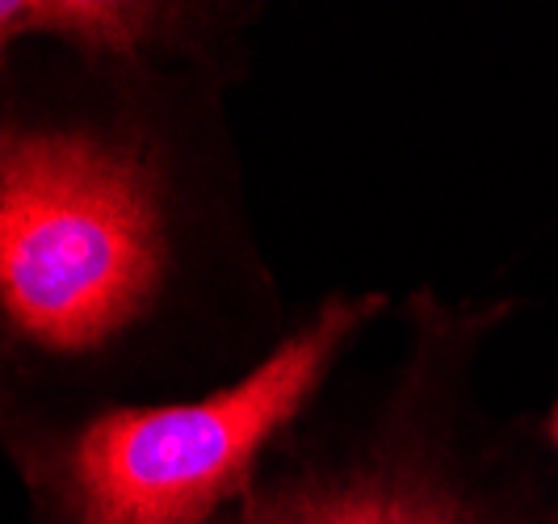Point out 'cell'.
Wrapping results in <instances>:
<instances>
[{"instance_id":"obj_1","label":"cell","mask_w":558,"mask_h":524,"mask_svg":"<svg viewBox=\"0 0 558 524\" xmlns=\"http://www.w3.org/2000/svg\"><path fill=\"white\" fill-rule=\"evenodd\" d=\"M231 72L0 56V424L202 394L286 336Z\"/></svg>"},{"instance_id":"obj_2","label":"cell","mask_w":558,"mask_h":524,"mask_svg":"<svg viewBox=\"0 0 558 524\" xmlns=\"http://www.w3.org/2000/svg\"><path fill=\"white\" fill-rule=\"evenodd\" d=\"M383 315V294H328L223 387L4 419L26 524H219Z\"/></svg>"},{"instance_id":"obj_3","label":"cell","mask_w":558,"mask_h":524,"mask_svg":"<svg viewBox=\"0 0 558 524\" xmlns=\"http://www.w3.org/2000/svg\"><path fill=\"white\" fill-rule=\"evenodd\" d=\"M441 353L433 319L369 407L336 419L319 399L219 524H555L542 487L471 449L441 399Z\"/></svg>"},{"instance_id":"obj_4","label":"cell","mask_w":558,"mask_h":524,"mask_svg":"<svg viewBox=\"0 0 558 524\" xmlns=\"http://www.w3.org/2000/svg\"><path fill=\"white\" fill-rule=\"evenodd\" d=\"M252 9L190 0H0V56L47 47L97 63H227Z\"/></svg>"},{"instance_id":"obj_5","label":"cell","mask_w":558,"mask_h":524,"mask_svg":"<svg viewBox=\"0 0 558 524\" xmlns=\"http://www.w3.org/2000/svg\"><path fill=\"white\" fill-rule=\"evenodd\" d=\"M550 444H555V458H558V403H555V415H550Z\"/></svg>"}]
</instances>
